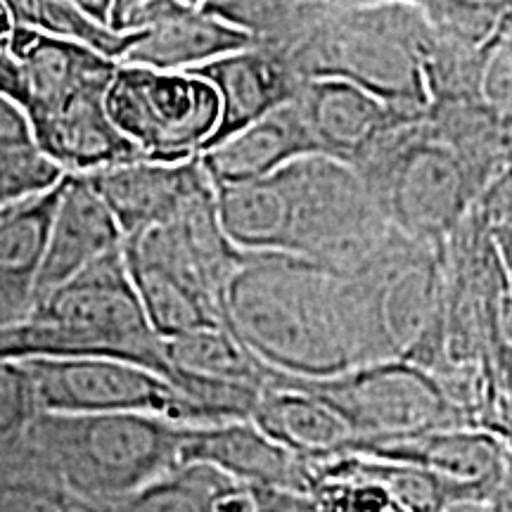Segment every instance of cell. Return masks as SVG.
<instances>
[{
	"mask_svg": "<svg viewBox=\"0 0 512 512\" xmlns=\"http://www.w3.org/2000/svg\"><path fill=\"white\" fill-rule=\"evenodd\" d=\"M183 465H207L249 489H278L306 494L309 463L266 437L254 422L190 427Z\"/></svg>",
	"mask_w": 512,
	"mask_h": 512,
	"instance_id": "cell-16",
	"label": "cell"
},
{
	"mask_svg": "<svg viewBox=\"0 0 512 512\" xmlns=\"http://www.w3.org/2000/svg\"><path fill=\"white\" fill-rule=\"evenodd\" d=\"M427 29L437 41L484 53L512 22V3H420Z\"/></svg>",
	"mask_w": 512,
	"mask_h": 512,
	"instance_id": "cell-28",
	"label": "cell"
},
{
	"mask_svg": "<svg viewBox=\"0 0 512 512\" xmlns=\"http://www.w3.org/2000/svg\"><path fill=\"white\" fill-rule=\"evenodd\" d=\"M316 155L351 166L387 128L403 124L399 112L347 81H306L294 100ZM422 121V119H420Z\"/></svg>",
	"mask_w": 512,
	"mask_h": 512,
	"instance_id": "cell-17",
	"label": "cell"
},
{
	"mask_svg": "<svg viewBox=\"0 0 512 512\" xmlns=\"http://www.w3.org/2000/svg\"><path fill=\"white\" fill-rule=\"evenodd\" d=\"M0 512H86L67 491L19 460H0Z\"/></svg>",
	"mask_w": 512,
	"mask_h": 512,
	"instance_id": "cell-29",
	"label": "cell"
},
{
	"mask_svg": "<svg viewBox=\"0 0 512 512\" xmlns=\"http://www.w3.org/2000/svg\"><path fill=\"white\" fill-rule=\"evenodd\" d=\"M121 247H124V235L112 211L95 195L86 178L67 176L48 230L36 302Z\"/></svg>",
	"mask_w": 512,
	"mask_h": 512,
	"instance_id": "cell-18",
	"label": "cell"
},
{
	"mask_svg": "<svg viewBox=\"0 0 512 512\" xmlns=\"http://www.w3.org/2000/svg\"><path fill=\"white\" fill-rule=\"evenodd\" d=\"M223 328L271 373L325 380L361 368L347 283L297 256L247 254L223 294Z\"/></svg>",
	"mask_w": 512,
	"mask_h": 512,
	"instance_id": "cell-2",
	"label": "cell"
},
{
	"mask_svg": "<svg viewBox=\"0 0 512 512\" xmlns=\"http://www.w3.org/2000/svg\"><path fill=\"white\" fill-rule=\"evenodd\" d=\"M264 387L316 396L354 430L356 444L437 430H472L434 375L408 361L370 363L325 380H297L264 368Z\"/></svg>",
	"mask_w": 512,
	"mask_h": 512,
	"instance_id": "cell-8",
	"label": "cell"
},
{
	"mask_svg": "<svg viewBox=\"0 0 512 512\" xmlns=\"http://www.w3.org/2000/svg\"><path fill=\"white\" fill-rule=\"evenodd\" d=\"M83 178L112 211L124 240L166 226L192 195L211 183L200 157L181 164H157L143 159Z\"/></svg>",
	"mask_w": 512,
	"mask_h": 512,
	"instance_id": "cell-14",
	"label": "cell"
},
{
	"mask_svg": "<svg viewBox=\"0 0 512 512\" xmlns=\"http://www.w3.org/2000/svg\"><path fill=\"white\" fill-rule=\"evenodd\" d=\"M192 74L211 83L221 102L219 128L207 150L290 105L306 83L283 55L264 46L226 55Z\"/></svg>",
	"mask_w": 512,
	"mask_h": 512,
	"instance_id": "cell-15",
	"label": "cell"
},
{
	"mask_svg": "<svg viewBox=\"0 0 512 512\" xmlns=\"http://www.w3.org/2000/svg\"><path fill=\"white\" fill-rule=\"evenodd\" d=\"M396 233L444 245L477 202L470 176L430 121H403L351 164Z\"/></svg>",
	"mask_w": 512,
	"mask_h": 512,
	"instance_id": "cell-7",
	"label": "cell"
},
{
	"mask_svg": "<svg viewBox=\"0 0 512 512\" xmlns=\"http://www.w3.org/2000/svg\"><path fill=\"white\" fill-rule=\"evenodd\" d=\"M124 261L145 316L162 339L223 328V297L166 228L124 240Z\"/></svg>",
	"mask_w": 512,
	"mask_h": 512,
	"instance_id": "cell-11",
	"label": "cell"
},
{
	"mask_svg": "<svg viewBox=\"0 0 512 512\" xmlns=\"http://www.w3.org/2000/svg\"><path fill=\"white\" fill-rule=\"evenodd\" d=\"M318 512H448L458 501L439 479L392 460L342 456L309 465Z\"/></svg>",
	"mask_w": 512,
	"mask_h": 512,
	"instance_id": "cell-13",
	"label": "cell"
},
{
	"mask_svg": "<svg viewBox=\"0 0 512 512\" xmlns=\"http://www.w3.org/2000/svg\"><path fill=\"white\" fill-rule=\"evenodd\" d=\"M316 155L297 105L280 107L221 145L202 152V166L214 188L264 181L302 157Z\"/></svg>",
	"mask_w": 512,
	"mask_h": 512,
	"instance_id": "cell-20",
	"label": "cell"
},
{
	"mask_svg": "<svg viewBox=\"0 0 512 512\" xmlns=\"http://www.w3.org/2000/svg\"><path fill=\"white\" fill-rule=\"evenodd\" d=\"M427 121L463 164L479 200L512 162V128L482 100L432 105Z\"/></svg>",
	"mask_w": 512,
	"mask_h": 512,
	"instance_id": "cell-23",
	"label": "cell"
},
{
	"mask_svg": "<svg viewBox=\"0 0 512 512\" xmlns=\"http://www.w3.org/2000/svg\"><path fill=\"white\" fill-rule=\"evenodd\" d=\"M62 183L46 195L0 209V330L19 323L34 309Z\"/></svg>",
	"mask_w": 512,
	"mask_h": 512,
	"instance_id": "cell-21",
	"label": "cell"
},
{
	"mask_svg": "<svg viewBox=\"0 0 512 512\" xmlns=\"http://www.w3.org/2000/svg\"><path fill=\"white\" fill-rule=\"evenodd\" d=\"M491 505H494L496 512H512V458L508 467V477H505L501 491H498Z\"/></svg>",
	"mask_w": 512,
	"mask_h": 512,
	"instance_id": "cell-33",
	"label": "cell"
},
{
	"mask_svg": "<svg viewBox=\"0 0 512 512\" xmlns=\"http://www.w3.org/2000/svg\"><path fill=\"white\" fill-rule=\"evenodd\" d=\"M190 427L155 415L38 413L22 446L5 460L41 472L81 505L138 494L183 467Z\"/></svg>",
	"mask_w": 512,
	"mask_h": 512,
	"instance_id": "cell-4",
	"label": "cell"
},
{
	"mask_svg": "<svg viewBox=\"0 0 512 512\" xmlns=\"http://www.w3.org/2000/svg\"><path fill=\"white\" fill-rule=\"evenodd\" d=\"M349 456L392 460L425 470L458 505L494 503L508 477L512 441L486 430H437L389 441L356 444Z\"/></svg>",
	"mask_w": 512,
	"mask_h": 512,
	"instance_id": "cell-12",
	"label": "cell"
},
{
	"mask_svg": "<svg viewBox=\"0 0 512 512\" xmlns=\"http://www.w3.org/2000/svg\"><path fill=\"white\" fill-rule=\"evenodd\" d=\"M0 209H3V207H0Z\"/></svg>",
	"mask_w": 512,
	"mask_h": 512,
	"instance_id": "cell-36",
	"label": "cell"
},
{
	"mask_svg": "<svg viewBox=\"0 0 512 512\" xmlns=\"http://www.w3.org/2000/svg\"><path fill=\"white\" fill-rule=\"evenodd\" d=\"M489 235H491V242H494L498 261H501L505 280H508V285L512 290V226L494 228V230H489Z\"/></svg>",
	"mask_w": 512,
	"mask_h": 512,
	"instance_id": "cell-32",
	"label": "cell"
},
{
	"mask_svg": "<svg viewBox=\"0 0 512 512\" xmlns=\"http://www.w3.org/2000/svg\"><path fill=\"white\" fill-rule=\"evenodd\" d=\"M256 41L233 24L223 22L204 3H176L164 22L140 34L119 64L147 67L155 72L192 74L221 57L254 48Z\"/></svg>",
	"mask_w": 512,
	"mask_h": 512,
	"instance_id": "cell-19",
	"label": "cell"
},
{
	"mask_svg": "<svg viewBox=\"0 0 512 512\" xmlns=\"http://www.w3.org/2000/svg\"><path fill=\"white\" fill-rule=\"evenodd\" d=\"M503 174H505V176H508V178H510V181H512V162H510V166H508V169H505V171H503Z\"/></svg>",
	"mask_w": 512,
	"mask_h": 512,
	"instance_id": "cell-35",
	"label": "cell"
},
{
	"mask_svg": "<svg viewBox=\"0 0 512 512\" xmlns=\"http://www.w3.org/2000/svg\"><path fill=\"white\" fill-rule=\"evenodd\" d=\"M10 10L19 27L34 29L38 34L74 43L105 60L121 62L128 50L138 43V36H119L102 29L79 8V3H60V0H12Z\"/></svg>",
	"mask_w": 512,
	"mask_h": 512,
	"instance_id": "cell-27",
	"label": "cell"
},
{
	"mask_svg": "<svg viewBox=\"0 0 512 512\" xmlns=\"http://www.w3.org/2000/svg\"><path fill=\"white\" fill-rule=\"evenodd\" d=\"M112 358L174 384L164 339L145 316L124 247L105 254L76 278L38 299L19 323L0 330V361Z\"/></svg>",
	"mask_w": 512,
	"mask_h": 512,
	"instance_id": "cell-5",
	"label": "cell"
},
{
	"mask_svg": "<svg viewBox=\"0 0 512 512\" xmlns=\"http://www.w3.org/2000/svg\"><path fill=\"white\" fill-rule=\"evenodd\" d=\"M36 415V394L27 368L17 361H0V460L22 446Z\"/></svg>",
	"mask_w": 512,
	"mask_h": 512,
	"instance_id": "cell-30",
	"label": "cell"
},
{
	"mask_svg": "<svg viewBox=\"0 0 512 512\" xmlns=\"http://www.w3.org/2000/svg\"><path fill=\"white\" fill-rule=\"evenodd\" d=\"M10 50L22 79L19 107L27 112L36 143L64 174L88 176L143 162L107 112L117 62L19 24Z\"/></svg>",
	"mask_w": 512,
	"mask_h": 512,
	"instance_id": "cell-3",
	"label": "cell"
},
{
	"mask_svg": "<svg viewBox=\"0 0 512 512\" xmlns=\"http://www.w3.org/2000/svg\"><path fill=\"white\" fill-rule=\"evenodd\" d=\"M34 384L38 413L155 415L176 425L204 427L190 401L152 370L112 358L22 361Z\"/></svg>",
	"mask_w": 512,
	"mask_h": 512,
	"instance_id": "cell-10",
	"label": "cell"
},
{
	"mask_svg": "<svg viewBox=\"0 0 512 512\" xmlns=\"http://www.w3.org/2000/svg\"><path fill=\"white\" fill-rule=\"evenodd\" d=\"M256 512H318L306 494L278 489H252Z\"/></svg>",
	"mask_w": 512,
	"mask_h": 512,
	"instance_id": "cell-31",
	"label": "cell"
},
{
	"mask_svg": "<svg viewBox=\"0 0 512 512\" xmlns=\"http://www.w3.org/2000/svg\"><path fill=\"white\" fill-rule=\"evenodd\" d=\"M214 190L221 226L245 254L297 256L349 275L394 233L356 171L320 155L264 181Z\"/></svg>",
	"mask_w": 512,
	"mask_h": 512,
	"instance_id": "cell-1",
	"label": "cell"
},
{
	"mask_svg": "<svg viewBox=\"0 0 512 512\" xmlns=\"http://www.w3.org/2000/svg\"><path fill=\"white\" fill-rule=\"evenodd\" d=\"M64 176L36 143L27 112L0 95V207L46 195Z\"/></svg>",
	"mask_w": 512,
	"mask_h": 512,
	"instance_id": "cell-25",
	"label": "cell"
},
{
	"mask_svg": "<svg viewBox=\"0 0 512 512\" xmlns=\"http://www.w3.org/2000/svg\"><path fill=\"white\" fill-rule=\"evenodd\" d=\"M166 361L178 377H197L211 382L252 384L264 389V368L226 328H209L164 339Z\"/></svg>",
	"mask_w": 512,
	"mask_h": 512,
	"instance_id": "cell-26",
	"label": "cell"
},
{
	"mask_svg": "<svg viewBox=\"0 0 512 512\" xmlns=\"http://www.w3.org/2000/svg\"><path fill=\"white\" fill-rule=\"evenodd\" d=\"M249 422L309 465L349 456L358 441L330 406L297 389L264 387Z\"/></svg>",
	"mask_w": 512,
	"mask_h": 512,
	"instance_id": "cell-22",
	"label": "cell"
},
{
	"mask_svg": "<svg viewBox=\"0 0 512 512\" xmlns=\"http://www.w3.org/2000/svg\"><path fill=\"white\" fill-rule=\"evenodd\" d=\"M15 27H17V22H15V17H12L10 5L0 3V43H10Z\"/></svg>",
	"mask_w": 512,
	"mask_h": 512,
	"instance_id": "cell-34",
	"label": "cell"
},
{
	"mask_svg": "<svg viewBox=\"0 0 512 512\" xmlns=\"http://www.w3.org/2000/svg\"><path fill=\"white\" fill-rule=\"evenodd\" d=\"M107 112L147 162L181 164L207 150L219 128L221 102L214 86L195 74L119 64Z\"/></svg>",
	"mask_w": 512,
	"mask_h": 512,
	"instance_id": "cell-9",
	"label": "cell"
},
{
	"mask_svg": "<svg viewBox=\"0 0 512 512\" xmlns=\"http://www.w3.org/2000/svg\"><path fill=\"white\" fill-rule=\"evenodd\" d=\"M347 280L361 363L408 361L430 370L446 297V242L394 233Z\"/></svg>",
	"mask_w": 512,
	"mask_h": 512,
	"instance_id": "cell-6",
	"label": "cell"
},
{
	"mask_svg": "<svg viewBox=\"0 0 512 512\" xmlns=\"http://www.w3.org/2000/svg\"><path fill=\"white\" fill-rule=\"evenodd\" d=\"M86 512H256L254 491L207 465H183L124 501Z\"/></svg>",
	"mask_w": 512,
	"mask_h": 512,
	"instance_id": "cell-24",
	"label": "cell"
}]
</instances>
